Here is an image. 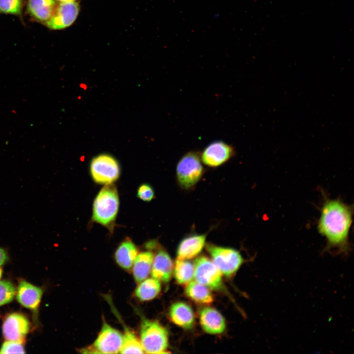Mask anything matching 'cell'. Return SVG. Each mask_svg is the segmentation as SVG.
I'll use <instances>...</instances> for the list:
<instances>
[{"mask_svg": "<svg viewBox=\"0 0 354 354\" xmlns=\"http://www.w3.org/2000/svg\"><path fill=\"white\" fill-rule=\"evenodd\" d=\"M140 342L145 353H164L168 345L167 331L158 322L143 318L140 328Z\"/></svg>", "mask_w": 354, "mask_h": 354, "instance_id": "cell-3", "label": "cell"}, {"mask_svg": "<svg viewBox=\"0 0 354 354\" xmlns=\"http://www.w3.org/2000/svg\"><path fill=\"white\" fill-rule=\"evenodd\" d=\"M200 320L202 328L208 333L220 334L225 329L226 324L223 317L214 308H203L200 312Z\"/></svg>", "mask_w": 354, "mask_h": 354, "instance_id": "cell-15", "label": "cell"}, {"mask_svg": "<svg viewBox=\"0 0 354 354\" xmlns=\"http://www.w3.org/2000/svg\"><path fill=\"white\" fill-rule=\"evenodd\" d=\"M1 275H2V270H1V268H0V278H1Z\"/></svg>", "mask_w": 354, "mask_h": 354, "instance_id": "cell-30", "label": "cell"}, {"mask_svg": "<svg viewBox=\"0 0 354 354\" xmlns=\"http://www.w3.org/2000/svg\"><path fill=\"white\" fill-rule=\"evenodd\" d=\"M206 249L214 264L221 273L227 277L236 273L244 262L240 253L233 248L208 243Z\"/></svg>", "mask_w": 354, "mask_h": 354, "instance_id": "cell-5", "label": "cell"}, {"mask_svg": "<svg viewBox=\"0 0 354 354\" xmlns=\"http://www.w3.org/2000/svg\"><path fill=\"white\" fill-rule=\"evenodd\" d=\"M16 290L13 284L7 280L0 281V306L10 302L14 298Z\"/></svg>", "mask_w": 354, "mask_h": 354, "instance_id": "cell-24", "label": "cell"}, {"mask_svg": "<svg viewBox=\"0 0 354 354\" xmlns=\"http://www.w3.org/2000/svg\"><path fill=\"white\" fill-rule=\"evenodd\" d=\"M90 171L95 182L107 185L113 183L118 178L120 167L114 157L108 154H101L91 160Z\"/></svg>", "mask_w": 354, "mask_h": 354, "instance_id": "cell-6", "label": "cell"}, {"mask_svg": "<svg viewBox=\"0 0 354 354\" xmlns=\"http://www.w3.org/2000/svg\"><path fill=\"white\" fill-rule=\"evenodd\" d=\"M30 327L29 322L25 316L13 313L5 319L2 324V333L6 340L23 343Z\"/></svg>", "mask_w": 354, "mask_h": 354, "instance_id": "cell-10", "label": "cell"}, {"mask_svg": "<svg viewBox=\"0 0 354 354\" xmlns=\"http://www.w3.org/2000/svg\"><path fill=\"white\" fill-rule=\"evenodd\" d=\"M23 0H0V12L19 15L21 13Z\"/></svg>", "mask_w": 354, "mask_h": 354, "instance_id": "cell-25", "label": "cell"}, {"mask_svg": "<svg viewBox=\"0 0 354 354\" xmlns=\"http://www.w3.org/2000/svg\"><path fill=\"white\" fill-rule=\"evenodd\" d=\"M137 196L141 200L149 202L154 197V192L151 186L147 183L141 184L138 189Z\"/></svg>", "mask_w": 354, "mask_h": 354, "instance_id": "cell-27", "label": "cell"}, {"mask_svg": "<svg viewBox=\"0 0 354 354\" xmlns=\"http://www.w3.org/2000/svg\"><path fill=\"white\" fill-rule=\"evenodd\" d=\"M233 147L221 141L209 144L200 155L203 163L209 167H217L230 160L235 154Z\"/></svg>", "mask_w": 354, "mask_h": 354, "instance_id": "cell-9", "label": "cell"}, {"mask_svg": "<svg viewBox=\"0 0 354 354\" xmlns=\"http://www.w3.org/2000/svg\"><path fill=\"white\" fill-rule=\"evenodd\" d=\"M61 2H69L74 1L75 0H58Z\"/></svg>", "mask_w": 354, "mask_h": 354, "instance_id": "cell-29", "label": "cell"}, {"mask_svg": "<svg viewBox=\"0 0 354 354\" xmlns=\"http://www.w3.org/2000/svg\"><path fill=\"white\" fill-rule=\"evenodd\" d=\"M153 254L151 251H144L138 253L132 267V272L135 280L140 283L146 279L151 271Z\"/></svg>", "mask_w": 354, "mask_h": 354, "instance_id": "cell-19", "label": "cell"}, {"mask_svg": "<svg viewBox=\"0 0 354 354\" xmlns=\"http://www.w3.org/2000/svg\"><path fill=\"white\" fill-rule=\"evenodd\" d=\"M204 173L201 157L195 151L184 154L177 163L176 174L177 182L182 189L191 190L200 181Z\"/></svg>", "mask_w": 354, "mask_h": 354, "instance_id": "cell-4", "label": "cell"}, {"mask_svg": "<svg viewBox=\"0 0 354 354\" xmlns=\"http://www.w3.org/2000/svg\"><path fill=\"white\" fill-rule=\"evenodd\" d=\"M138 254L136 245L129 239L123 240L118 247L115 253V259L122 268L129 270Z\"/></svg>", "mask_w": 354, "mask_h": 354, "instance_id": "cell-17", "label": "cell"}, {"mask_svg": "<svg viewBox=\"0 0 354 354\" xmlns=\"http://www.w3.org/2000/svg\"><path fill=\"white\" fill-rule=\"evenodd\" d=\"M206 234L193 235L184 237L177 250V259H192L198 255L204 248Z\"/></svg>", "mask_w": 354, "mask_h": 354, "instance_id": "cell-13", "label": "cell"}, {"mask_svg": "<svg viewBox=\"0 0 354 354\" xmlns=\"http://www.w3.org/2000/svg\"><path fill=\"white\" fill-rule=\"evenodd\" d=\"M123 343V334L103 321L101 329L92 348L96 353H119Z\"/></svg>", "mask_w": 354, "mask_h": 354, "instance_id": "cell-8", "label": "cell"}, {"mask_svg": "<svg viewBox=\"0 0 354 354\" xmlns=\"http://www.w3.org/2000/svg\"><path fill=\"white\" fill-rule=\"evenodd\" d=\"M124 327L123 343L119 352L121 354L144 353L140 341L135 333L122 323Z\"/></svg>", "mask_w": 354, "mask_h": 354, "instance_id": "cell-22", "label": "cell"}, {"mask_svg": "<svg viewBox=\"0 0 354 354\" xmlns=\"http://www.w3.org/2000/svg\"><path fill=\"white\" fill-rule=\"evenodd\" d=\"M173 266L171 257L164 249H160L153 257L151 269L152 278L168 282L171 277Z\"/></svg>", "mask_w": 354, "mask_h": 354, "instance_id": "cell-14", "label": "cell"}, {"mask_svg": "<svg viewBox=\"0 0 354 354\" xmlns=\"http://www.w3.org/2000/svg\"><path fill=\"white\" fill-rule=\"evenodd\" d=\"M79 6L74 1L61 2L57 6L51 18L45 23L52 30H60L70 26L75 21Z\"/></svg>", "mask_w": 354, "mask_h": 354, "instance_id": "cell-11", "label": "cell"}, {"mask_svg": "<svg viewBox=\"0 0 354 354\" xmlns=\"http://www.w3.org/2000/svg\"><path fill=\"white\" fill-rule=\"evenodd\" d=\"M194 268L196 281L210 289L221 288L222 273L208 258L204 256L198 257L195 261Z\"/></svg>", "mask_w": 354, "mask_h": 354, "instance_id": "cell-7", "label": "cell"}, {"mask_svg": "<svg viewBox=\"0 0 354 354\" xmlns=\"http://www.w3.org/2000/svg\"><path fill=\"white\" fill-rule=\"evenodd\" d=\"M25 353L21 342L8 341L3 343L0 349V354H24Z\"/></svg>", "mask_w": 354, "mask_h": 354, "instance_id": "cell-26", "label": "cell"}, {"mask_svg": "<svg viewBox=\"0 0 354 354\" xmlns=\"http://www.w3.org/2000/svg\"><path fill=\"white\" fill-rule=\"evenodd\" d=\"M172 321L177 325L185 329L193 327L194 316L192 309L187 304L178 302L174 303L169 310Z\"/></svg>", "mask_w": 354, "mask_h": 354, "instance_id": "cell-16", "label": "cell"}, {"mask_svg": "<svg viewBox=\"0 0 354 354\" xmlns=\"http://www.w3.org/2000/svg\"><path fill=\"white\" fill-rule=\"evenodd\" d=\"M7 260L8 257L6 251L0 247V266L3 265Z\"/></svg>", "mask_w": 354, "mask_h": 354, "instance_id": "cell-28", "label": "cell"}, {"mask_svg": "<svg viewBox=\"0 0 354 354\" xmlns=\"http://www.w3.org/2000/svg\"><path fill=\"white\" fill-rule=\"evenodd\" d=\"M194 265L186 260L177 259L174 268V276L178 283H188L194 277Z\"/></svg>", "mask_w": 354, "mask_h": 354, "instance_id": "cell-23", "label": "cell"}, {"mask_svg": "<svg viewBox=\"0 0 354 354\" xmlns=\"http://www.w3.org/2000/svg\"><path fill=\"white\" fill-rule=\"evenodd\" d=\"M352 208L338 199L325 198L321 210L317 229L325 238L327 251L347 254L350 250L349 232Z\"/></svg>", "mask_w": 354, "mask_h": 354, "instance_id": "cell-1", "label": "cell"}, {"mask_svg": "<svg viewBox=\"0 0 354 354\" xmlns=\"http://www.w3.org/2000/svg\"><path fill=\"white\" fill-rule=\"evenodd\" d=\"M42 289L25 280L21 281L18 287L16 298L23 306L36 313L42 296Z\"/></svg>", "mask_w": 354, "mask_h": 354, "instance_id": "cell-12", "label": "cell"}, {"mask_svg": "<svg viewBox=\"0 0 354 354\" xmlns=\"http://www.w3.org/2000/svg\"><path fill=\"white\" fill-rule=\"evenodd\" d=\"M56 6L55 0H28V10L34 19L45 23L51 18Z\"/></svg>", "mask_w": 354, "mask_h": 354, "instance_id": "cell-18", "label": "cell"}, {"mask_svg": "<svg viewBox=\"0 0 354 354\" xmlns=\"http://www.w3.org/2000/svg\"><path fill=\"white\" fill-rule=\"evenodd\" d=\"M160 290L159 280L154 278L145 279L140 282L135 289V295L141 301H148L155 298Z\"/></svg>", "mask_w": 354, "mask_h": 354, "instance_id": "cell-20", "label": "cell"}, {"mask_svg": "<svg viewBox=\"0 0 354 354\" xmlns=\"http://www.w3.org/2000/svg\"><path fill=\"white\" fill-rule=\"evenodd\" d=\"M119 207V198L116 187L113 183L105 185L95 197L92 219L109 229L113 230Z\"/></svg>", "mask_w": 354, "mask_h": 354, "instance_id": "cell-2", "label": "cell"}, {"mask_svg": "<svg viewBox=\"0 0 354 354\" xmlns=\"http://www.w3.org/2000/svg\"><path fill=\"white\" fill-rule=\"evenodd\" d=\"M186 295L196 302L209 304L213 301L212 295L205 285L197 281H190L185 289Z\"/></svg>", "mask_w": 354, "mask_h": 354, "instance_id": "cell-21", "label": "cell"}]
</instances>
